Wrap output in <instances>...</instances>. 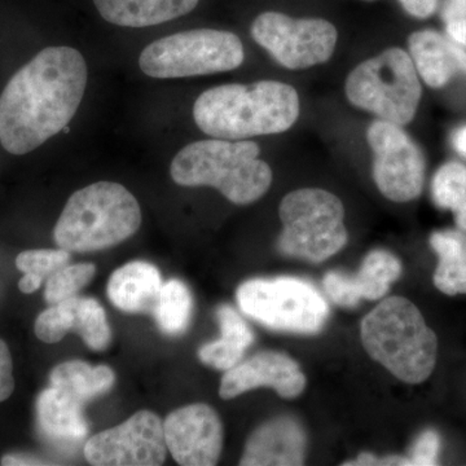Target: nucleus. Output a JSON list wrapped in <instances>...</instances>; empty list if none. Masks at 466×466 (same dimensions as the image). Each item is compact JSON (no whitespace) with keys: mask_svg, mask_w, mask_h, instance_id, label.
I'll return each instance as SVG.
<instances>
[{"mask_svg":"<svg viewBox=\"0 0 466 466\" xmlns=\"http://www.w3.org/2000/svg\"><path fill=\"white\" fill-rule=\"evenodd\" d=\"M345 466H392V465H412L410 458H401V456H386V458H377L370 452H363L357 459L345 462Z\"/></svg>","mask_w":466,"mask_h":466,"instance_id":"31","label":"nucleus"},{"mask_svg":"<svg viewBox=\"0 0 466 466\" xmlns=\"http://www.w3.org/2000/svg\"><path fill=\"white\" fill-rule=\"evenodd\" d=\"M345 91L352 106L400 126L415 118L422 94L412 58L397 47L355 67L346 79Z\"/></svg>","mask_w":466,"mask_h":466,"instance_id":"7","label":"nucleus"},{"mask_svg":"<svg viewBox=\"0 0 466 466\" xmlns=\"http://www.w3.org/2000/svg\"><path fill=\"white\" fill-rule=\"evenodd\" d=\"M441 451V437L435 431H425L417 438L410 451V460L415 466L438 464Z\"/></svg>","mask_w":466,"mask_h":466,"instance_id":"29","label":"nucleus"},{"mask_svg":"<svg viewBox=\"0 0 466 466\" xmlns=\"http://www.w3.org/2000/svg\"><path fill=\"white\" fill-rule=\"evenodd\" d=\"M100 16L115 25L147 27L186 16L198 0H94Z\"/></svg>","mask_w":466,"mask_h":466,"instance_id":"21","label":"nucleus"},{"mask_svg":"<svg viewBox=\"0 0 466 466\" xmlns=\"http://www.w3.org/2000/svg\"><path fill=\"white\" fill-rule=\"evenodd\" d=\"M368 143L375 155L373 179L386 198L415 200L425 182V157L401 126L377 119L368 128Z\"/></svg>","mask_w":466,"mask_h":466,"instance_id":"11","label":"nucleus"},{"mask_svg":"<svg viewBox=\"0 0 466 466\" xmlns=\"http://www.w3.org/2000/svg\"><path fill=\"white\" fill-rule=\"evenodd\" d=\"M236 299L245 315L278 332L318 334L330 315L327 299L314 285L290 276L245 281Z\"/></svg>","mask_w":466,"mask_h":466,"instance_id":"8","label":"nucleus"},{"mask_svg":"<svg viewBox=\"0 0 466 466\" xmlns=\"http://www.w3.org/2000/svg\"><path fill=\"white\" fill-rule=\"evenodd\" d=\"M417 73L431 88H441L456 73H466V52L434 30L413 33L408 39Z\"/></svg>","mask_w":466,"mask_h":466,"instance_id":"18","label":"nucleus"},{"mask_svg":"<svg viewBox=\"0 0 466 466\" xmlns=\"http://www.w3.org/2000/svg\"><path fill=\"white\" fill-rule=\"evenodd\" d=\"M115 381V372L109 367H92L81 360L58 364L50 375L51 386L66 391L84 404L106 394Z\"/></svg>","mask_w":466,"mask_h":466,"instance_id":"24","label":"nucleus"},{"mask_svg":"<svg viewBox=\"0 0 466 466\" xmlns=\"http://www.w3.org/2000/svg\"><path fill=\"white\" fill-rule=\"evenodd\" d=\"M165 440L175 461L183 466H213L225 441L220 417L204 403L174 410L164 422Z\"/></svg>","mask_w":466,"mask_h":466,"instance_id":"13","label":"nucleus"},{"mask_svg":"<svg viewBox=\"0 0 466 466\" xmlns=\"http://www.w3.org/2000/svg\"><path fill=\"white\" fill-rule=\"evenodd\" d=\"M367 2H373V0H367Z\"/></svg>","mask_w":466,"mask_h":466,"instance_id":"36","label":"nucleus"},{"mask_svg":"<svg viewBox=\"0 0 466 466\" xmlns=\"http://www.w3.org/2000/svg\"><path fill=\"white\" fill-rule=\"evenodd\" d=\"M251 36L280 66L291 70L327 63L336 48L339 33L323 18H291L265 12L251 24Z\"/></svg>","mask_w":466,"mask_h":466,"instance_id":"10","label":"nucleus"},{"mask_svg":"<svg viewBox=\"0 0 466 466\" xmlns=\"http://www.w3.org/2000/svg\"><path fill=\"white\" fill-rule=\"evenodd\" d=\"M401 7L406 9L410 16L428 18L437 11L438 0H400Z\"/></svg>","mask_w":466,"mask_h":466,"instance_id":"32","label":"nucleus"},{"mask_svg":"<svg viewBox=\"0 0 466 466\" xmlns=\"http://www.w3.org/2000/svg\"><path fill=\"white\" fill-rule=\"evenodd\" d=\"M142 225L133 193L113 182H97L73 193L54 229L55 242L67 251H97L130 238Z\"/></svg>","mask_w":466,"mask_h":466,"instance_id":"5","label":"nucleus"},{"mask_svg":"<svg viewBox=\"0 0 466 466\" xmlns=\"http://www.w3.org/2000/svg\"><path fill=\"white\" fill-rule=\"evenodd\" d=\"M431 247L440 258L433 276L435 288L447 296L466 294V232L431 233Z\"/></svg>","mask_w":466,"mask_h":466,"instance_id":"23","label":"nucleus"},{"mask_svg":"<svg viewBox=\"0 0 466 466\" xmlns=\"http://www.w3.org/2000/svg\"><path fill=\"white\" fill-rule=\"evenodd\" d=\"M34 329L45 343H57L69 332L78 333L95 351L108 348L112 339L103 306L96 299L86 297H72L45 309L36 318Z\"/></svg>","mask_w":466,"mask_h":466,"instance_id":"15","label":"nucleus"},{"mask_svg":"<svg viewBox=\"0 0 466 466\" xmlns=\"http://www.w3.org/2000/svg\"><path fill=\"white\" fill-rule=\"evenodd\" d=\"M435 205L449 208L456 225L466 232V167L459 162H447L438 168L431 183Z\"/></svg>","mask_w":466,"mask_h":466,"instance_id":"26","label":"nucleus"},{"mask_svg":"<svg viewBox=\"0 0 466 466\" xmlns=\"http://www.w3.org/2000/svg\"><path fill=\"white\" fill-rule=\"evenodd\" d=\"M299 116L296 88L276 81L208 88L193 106V118L202 133L225 140L284 133Z\"/></svg>","mask_w":466,"mask_h":466,"instance_id":"2","label":"nucleus"},{"mask_svg":"<svg viewBox=\"0 0 466 466\" xmlns=\"http://www.w3.org/2000/svg\"><path fill=\"white\" fill-rule=\"evenodd\" d=\"M306 385L305 373L293 358L283 352L262 351L226 370L219 395L228 400L257 388H269L285 400H294L305 391Z\"/></svg>","mask_w":466,"mask_h":466,"instance_id":"14","label":"nucleus"},{"mask_svg":"<svg viewBox=\"0 0 466 466\" xmlns=\"http://www.w3.org/2000/svg\"><path fill=\"white\" fill-rule=\"evenodd\" d=\"M2 465L7 466H25V465H47L42 460L33 458L27 455H7L2 459Z\"/></svg>","mask_w":466,"mask_h":466,"instance_id":"34","label":"nucleus"},{"mask_svg":"<svg viewBox=\"0 0 466 466\" xmlns=\"http://www.w3.org/2000/svg\"><path fill=\"white\" fill-rule=\"evenodd\" d=\"M193 315V297L183 281L173 279L162 285L153 318L167 336H180L188 329Z\"/></svg>","mask_w":466,"mask_h":466,"instance_id":"25","label":"nucleus"},{"mask_svg":"<svg viewBox=\"0 0 466 466\" xmlns=\"http://www.w3.org/2000/svg\"><path fill=\"white\" fill-rule=\"evenodd\" d=\"M167 451L164 422L147 410L94 435L84 449L86 460L97 466H159Z\"/></svg>","mask_w":466,"mask_h":466,"instance_id":"12","label":"nucleus"},{"mask_svg":"<svg viewBox=\"0 0 466 466\" xmlns=\"http://www.w3.org/2000/svg\"><path fill=\"white\" fill-rule=\"evenodd\" d=\"M95 266L92 263L64 266L47 279L45 299L48 305L54 306L63 300L76 297V293L86 287L94 278Z\"/></svg>","mask_w":466,"mask_h":466,"instance_id":"28","label":"nucleus"},{"mask_svg":"<svg viewBox=\"0 0 466 466\" xmlns=\"http://www.w3.org/2000/svg\"><path fill=\"white\" fill-rule=\"evenodd\" d=\"M452 142L453 147H455V149L458 150L460 155L466 157V126L456 131L455 135H453Z\"/></svg>","mask_w":466,"mask_h":466,"instance_id":"35","label":"nucleus"},{"mask_svg":"<svg viewBox=\"0 0 466 466\" xmlns=\"http://www.w3.org/2000/svg\"><path fill=\"white\" fill-rule=\"evenodd\" d=\"M244 57V46L236 34L195 29L150 43L140 55L139 66L152 78H186L229 72Z\"/></svg>","mask_w":466,"mask_h":466,"instance_id":"9","label":"nucleus"},{"mask_svg":"<svg viewBox=\"0 0 466 466\" xmlns=\"http://www.w3.org/2000/svg\"><path fill=\"white\" fill-rule=\"evenodd\" d=\"M15 390L14 363L7 343L0 339V401L7 400Z\"/></svg>","mask_w":466,"mask_h":466,"instance_id":"30","label":"nucleus"},{"mask_svg":"<svg viewBox=\"0 0 466 466\" xmlns=\"http://www.w3.org/2000/svg\"><path fill=\"white\" fill-rule=\"evenodd\" d=\"M87 66L81 52L48 47L12 76L0 95V143L24 156L69 125L84 100Z\"/></svg>","mask_w":466,"mask_h":466,"instance_id":"1","label":"nucleus"},{"mask_svg":"<svg viewBox=\"0 0 466 466\" xmlns=\"http://www.w3.org/2000/svg\"><path fill=\"white\" fill-rule=\"evenodd\" d=\"M84 406L60 389H46L36 400L39 431L54 443H78L88 433Z\"/></svg>","mask_w":466,"mask_h":466,"instance_id":"20","label":"nucleus"},{"mask_svg":"<svg viewBox=\"0 0 466 466\" xmlns=\"http://www.w3.org/2000/svg\"><path fill=\"white\" fill-rule=\"evenodd\" d=\"M259 155L258 144L250 140H200L179 150L170 174L179 186L213 187L233 204L249 205L272 183L271 167Z\"/></svg>","mask_w":466,"mask_h":466,"instance_id":"4","label":"nucleus"},{"mask_svg":"<svg viewBox=\"0 0 466 466\" xmlns=\"http://www.w3.org/2000/svg\"><path fill=\"white\" fill-rule=\"evenodd\" d=\"M217 319L220 339L202 346L198 350V358L205 366L226 372L240 363L245 351L254 341V334L231 306H220L217 309Z\"/></svg>","mask_w":466,"mask_h":466,"instance_id":"22","label":"nucleus"},{"mask_svg":"<svg viewBox=\"0 0 466 466\" xmlns=\"http://www.w3.org/2000/svg\"><path fill=\"white\" fill-rule=\"evenodd\" d=\"M447 34L452 41L466 46V9L446 20Z\"/></svg>","mask_w":466,"mask_h":466,"instance_id":"33","label":"nucleus"},{"mask_svg":"<svg viewBox=\"0 0 466 466\" xmlns=\"http://www.w3.org/2000/svg\"><path fill=\"white\" fill-rule=\"evenodd\" d=\"M283 232L278 249L290 258L321 263L348 244L345 208L336 195L303 188L285 196L279 208Z\"/></svg>","mask_w":466,"mask_h":466,"instance_id":"6","label":"nucleus"},{"mask_svg":"<svg viewBox=\"0 0 466 466\" xmlns=\"http://www.w3.org/2000/svg\"><path fill=\"white\" fill-rule=\"evenodd\" d=\"M400 260L388 250H373L355 275L328 272L323 279L325 294L342 308H355L360 299L376 300L390 290L401 275Z\"/></svg>","mask_w":466,"mask_h":466,"instance_id":"16","label":"nucleus"},{"mask_svg":"<svg viewBox=\"0 0 466 466\" xmlns=\"http://www.w3.org/2000/svg\"><path fill=\"white\" fill-rule=\"evenodd\" d=\"M308 435L290 416L276 417L251 433L241 466H299L305 464Z\"/></svg>","mask_w":466,"mask_h":466,"instance_id":"17","label":"nucleus"},{"mask_svg":"<svg viewBox=\"0 0 466 466\" xmlns=\"http://www.w3.org/2000/svg\"><path fill=\"white\" fill-rule=\"evenodd\" d=\"M162 278L152 263L135 260L116 269L108 281L110 302L127 314L155 312L162 289Z\"/></svg>","mask_w":466,"mask_h":466,"instance_id":"19","label":"nucleus"},{"mask_svg":"<svg viewBox=\"0 0 466 466\" xmlns=\"http://www.w3.org/2000/svg\"><path fill=\"white\" fill-rule=\"evenodd\" d=\"M70 259V251L63 249L26 250L18 254L16 266L25 276L18 288L23 293L32 294L41 288L43 280L63 268Z\"/></svg>","mask_w":466,"mask_h":466,"instance_id":"27","label":"nucleus"},{"mask_svg":"<svg viewBox=\"0 0 466 466\" xmlns=\"http://www.w3.org/2000/svg\"><path fill=\"white\" fill-rule=\"evenodd\" d=\"M360 334L368 355L400 381L419 385L433 373L437 334L410 300L383 299L361 321Z\"/></svg>","mask_w":466,"mask_h":466,"instance_id":"3","label":"nucleus"}]
</instances>
